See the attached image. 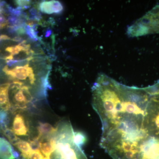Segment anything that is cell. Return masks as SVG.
<instances>
[{
	"mask_svg": "<svg viewBox=\"0 0 159 159\" xmlns=\"http://www.w3.org/2000/svg\"><path fill=\"white\" fill-rule=\"evenodd\" d=\"M15 2L18 7L22 9H28L30 6V1H16Z\"/></svg>",
	"mask_w": 159,
	"mask_h": 159,
	"instance_id": "ac0fdd59",
	"label": "cell"
},
{
	"mask_svg": "<svg viewBox=\"0 0 159 159\" xmlns=\"http://www.w3.org/2000/svg\"><path fill=\"white\" fill-rule=\"evenodd\" d=\"M155 33H159V5L149 11Z\"/></svg>",
	"mask_w": 159,
	"mask_h": 159,
	"instance_id": "30bf717a",
	"label": "cell"
},
{
	"mask_svg": "<svg viewBox=\"0 0 159 159\" xmlns=\"http://www.w3.org/2000/svg\"><path fill=\"white\" fill-rule=\"evenodd\" d=\"M29 87L19 81H13L9 89V97L12 111H26L33 105V98Z\"/></svg>",
	"mask_w": 159,
	"mask_h": 159,
	"instance_id": "3957f363",
	"label": "cell"
},
{
	"mask_svg": "<svg viewBox=\"0 0 159 159\" xmlns=\"http://www.w3.org/2000/svg\"><path fill=\"white\" fill-rule=\"evenodd\" d=\"M28 141L29 148L16 159H88L75 144L74 132L70 129H59L47 138L35 135Z\"/></svg>",
	"mask_w": 159,
	"mask_h": 159,
	"instance_id": "6da1fadb",
	"label": "cell"
},
{
	"mask_svg": "<svg viewBox=\"0 0 159 159\" xmlns=\"http://www.w3.org/2000/svg\"><path fill=\"white\" fill-rule=\"evenodd\" d=\"M10 85V83L0 84V114L9 113L12 111L9 97Z\"/></svg>",
	"mask_w": 159,
	"mask_h": 159,
	"instance_id": "52a82bcc",
	"label": "cell"
},
{
	"mask_svg": "<svg viewBox=\"0 0 159 159\" xmlns=\"http://www.w3.org/2000/svg\"><path fill=\"white\" fill-rule=\"evenodd\" d=\"M51 33H52V31L50 29H48V30H47L46 31L45 33V37H48L50 35H51Z\"/></svg>",
	"mask_w": 159,
	"mask_h": 159,
	"instance_id": "44dd1931",
	"label": "cell"
},
{
	"mask_svg": "<svg viewBox=\"0 0 159 159\" xmlns=\"http://www.w3.org/2000/svg\"><path fill=\"white\" fill-rule=\"evenodd\" d=\"M15 159V151L11 143L0 137V159Z\"/></svg>",
	"mask_w": 159,
	"mask_h": 159,
	"instance_id": "ba28073f",
	"label": "cell"
},
{
	"mask_svg": "<svg viewBox=\"0 0 159 159\" xmlns=\"http://www.w3.org/2000/svg\"><path fill=\"white\" fill-rule=\"evenodd\" d=\"M25 112L22 111H11L6 129L11 131L19 139L27 140L35 135Z\"/></svg>",
	"mask_w": 159,
	"mask_h": 159,
	"instance_id": "277c9868",
	"label": "cell"
},
{
	"mask_svg": "<svg viewBox=\"0 0 159 159\" xmlns=\"http://www.w3.org/2000/svg\"><path fill=\"white\" fill-rule=\"evenodd\" d=\"M140 159H159V138L148 136L139 145Z\"/></svg>",
	"mask_w": 159,
	"mask_h": 159,
	"instance_id": "8992f818",
	"label": "cell"
},
{
	"mask_svg": "<svg viewBox=\"0 0 159 159\" xmlns=\"http://www.w3.org/2000/svg\"><path fill=\"white\" fill-rule=\"evenodd\" d=\"M29 13L31 16V18L32 20H39L41 18V15L34 8H32L29 10Z\"/></svg>",
	"mask_w": 159,
	"mask_h": 159,
	"instance_id": "e0dca14e",
	"label": "cell"
},
{
	"mask_svg": "<svg viewBox=\"0 0 159 159\" xmlns=\"http://www.w3.org/2000/svg\"><path fill=\"white\" fill-rule=\"evenodd\" d=\"M6 5V2L2 1H0V14H2L4 12L3 7Z\"/></svg>",
	"mask_w": 159,
	"mask_h": 159,
	"instance_id": "d6986e66",
	"label": "cell"
},
{
	"mask_svg": "<svg viewBox=\"0 0 159 159\" xmlns=\"http://www.w3.org/2000/svg\"><path fill=\"white\" fill-rule=\"evenodd\" d=\"M121 84L103 74L93 88V107L100 118L102 134L114 128L122 110Z\"/></svg>",
	"mask_w": 159,
	"mask_h": 159,
	"instance_id": "7a4b0ae2",
	"label": "cell"
},
{
	"mask_svg": "<svg viewBox=\"0 0 159 159\" xmlns=\"http://www.w3.org/2000/svg\"><path fill=\"white\" fill-rule=\"evenodd\" d=\"M39 9L42 12L46 14L54 13L53 1H43L40 3Z\"/></svg>",
	"mask_w": 159,
	"mask_h": 159,
	"instance_id": "8fae6325",
	"label": "cell"
},
{
	"mask_svg": "<svg viewBox=\"0 0 159 159\" xmlns=\"http://www.w3.org/2000/svg\"><path fill=\"white\" fill-rule=\"evenodd\" d=\"M0 38L1 40H11V38L8 36V35H6V34H2L0 36Z\"/></svg>",
	"mask_w": 159,
	"mask_h": 159,
	"instance_id": "ffe728a7",
	"label": "cell"
},
{
	"mask_svg": "<svg viewBox=\"0 0 159 159\" xmlns=\"http://www.w3.org/2000/svg\"><path fill=\"white\" fill-rule=\"evenodd\" d=\"M0 40H1V38H0Z\"/></svg>",
	"mask_w": 159,
	"mask_h": 159,
	"instance_id": "7402d4cb",
	"label": "cell"
},
{
	"mask_svg": "<svg viewBox=\"0 0 159 159\" xmlns=\"http://www.w3.org/2000/svg\"><path fill=\"white\" fill-rule=\"evenodd\" d=\"M7 10L9 11V13L11 15L15 16H20L22 14V9L20 7H18L16 8H14L10 6H7Z\"/></svg>",
	"mask_w": 159,
	"mask_h": 159,
	"instance_id": "9a60e30c",
	"label": "cell"
},
{
	"mask_svg": "<svg viewBox=\"0 0 159 159\" xmlns=\"http://www.w3.org/2000/svg\"><path fill=\"white\" fill-rule=\"evenodd\" d=\"M149 97L145 119V130L148 135L159 138V99L150 95Z\"/></svg>",
	"mask_w": 159,
	"mask_h": 159,
	"instance_id": "5b68a950",
	"label": "cell"
},
{
	"mask_svg": "<svg viewBox=\"0 0 159 159\" xmlns=\"http://www.w3.org/2000/svg\"><path fill=\"white\" fill-rule=\"evenodd\" d=\"M54 6V13L60 14L61 13L63 10V7L62 4L57 1H53Z\"/></svg>",
	"mask_w": 159,
	"mask_h": 159,
	"instance_id": "2e32d148",
	"label": "cell"
},
{
	"mask_svg": "<svg viewBox=\"0 0 159 159\" xmlns=\"http://www.w3.org/2000/svg\"><path fill=\"white\" fill-rule=\"evenodd\" d=\"M145 88L148 93L159 95V80L154 85Z\"/></svg>",
	"mask_w": 159,
	"mask_h": 159,
	"instance_id": "5bb4252c",
	"label": "cell"
},
{
	"mask_svg": "<svg viewBox=\"0 0 159 159\" xmlns=\"http://www.w3.org/2000/svg\"><path fill=\"white\" fill-rule=\"evenodd\" d=\"M86 141V137L85 135L80 132H74V142L76 145L81 147Z\"/></svg>",
	"mask_w": 159,
	"mask_h": 159,
	"instance_id": "7c38bea8",
	"label": "cell"
},
{
	"mask_svg": "<svg viewBox=\"0 0 159 159\" xmlns=\"http://www.w3.org/2000/svg\"><path fill=\"white\" fill-rule=\"evenodd\" d=\"M25 30L26 34L31 40L34 41H36L38 40L37 32L35 30V27L34 26L31 27L29 25H25Z\"/></svg>",
	"mask_w": 159,
	"mask_h": 159,
	"instance_id": "4fadbf2b",
	"label": "cell"
},
{
	"mask_svg": "<svg viewBox=\"0 0 159 159\" xmlns=\"http://www.w3.org/2000/svg\"><path fill=\"white\" fill-rule=\"evenodd\" d=\"M56 127H54L51 124L47 122H39L37 127L38 137L47 138L54 134L56 131Z\"/></svg>",
	"mask_w": 159,
	"mask_h": 159,
	"instance_id": "9c48e42d",
	"label": "cell"
}]
</instances>
